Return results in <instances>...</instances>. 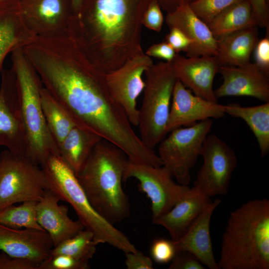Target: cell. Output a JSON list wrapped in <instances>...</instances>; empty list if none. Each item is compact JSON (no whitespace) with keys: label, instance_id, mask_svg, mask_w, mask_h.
<instances>
[{"label":"cell","instance_id":"obj_6","mask_svg":"<svg viewBox=\"0 0 269 269\" xmlns=\"http://www.w3.org/2000/svg\"><path fill=\"white\" fill-rule=\"evenodd\" d=\"M14 75L27 140L26 156L41 166L51 155H60L58 145L47 126L42 109L38 80L18 54L14 56Z\"/></svg>","mask_w":269,"mask_h":269},{"label":"cell","instance_id":"obj_8","mask_svg":"<svg viewBox=\"0 0 269 269\" xmlns=\"http://www.w3.org/2000/svg\"><path fill=\"white\" fill-rule=\"evenodd\" d=\"M47 189L40 165L8 149L0 153V210L17 203L37 202Z\"/></svg>","mask_w":269,"mask_h":269},{"label":"cell","instance_id":"obj_20","mask_svg":"<svg viewBox=\"0 0 269 269\" xmlns=\"http://www.w3.org/2000/svg\"><path fill=\"white\" fill-rule=\"evenodd\" d=\"M220 203L219 199L212 201L196 218L185 234L173 241L177 253L189 252L210 269H220L213 253L210 225L212 214Z\"/></svg>","mask_w":269,"mask_h":269},{"label":"cell","instance_id":"obj_11","mask_svg":"<svg viewBox=\"0 0 269 269\" xmlns=\"http://www.w3.org/2000/svg\"><path fill=\"white\" fill-rule=\"evenodd\" d=\"M200 155L203 162L193 186L209 197L226 195L237 165L235 151L217 135L208 134Z\"/></svg>","mask_w":269,"mask_h":269},{"label":"cell","instance_id":"obj_1","mask_svg":"<svg viewBox=\"0 0 269 269\" xmlns=\"http://www.w3.org/2000/svg\"><path fill=\"white\" fill-rule=\"evenodd\" d=\"M68 63L45 58L39 71L46 89L76 126L100 136L126 153L140 139L123 108L112 96L106 74L83 56Z\"/></svg>","mask_w":269,"mask_h":269},{"label":"cell","instance_id":"obj_3","mask_svg":"<svg viewBox=\"0 0 269 269\" xmlns=\"http://www.w3.org/2000/svg\"><path fill=\"white\" fill-rule=\"evenodd\" d=\"M222 269H269V200L256 199L232 211L222 236Z\"/></svg>","mask_w":269,"mask_h":269},{"label":"cell","instance_id":"obj_26","mask_svg":"<svg viewBox=\"0 0 269 269\" xmlns=\"http://www.w3.org/2000/svg\"><path fill=\"white\" fill-rule=\"evenodd\" d=\"M40 99L47 126L59 147L71 130L76 125L46 88L41 89Z\"/></svg>","mask_w":269,"mask_h":269},{"label":"cell","instance_id":"obj_41","mask_svg":"<svg viewBox=\"0 0 269 269\" xmlns=\"http://www.w3.org/2000/svg\"><path fill=\"white\" fill-rule=\"evenodd\" d=\"M196 0H157L161 8L167 12H171L181 4H190Z\"/></svg>","mask_w":269,"mask_h":269},{"label":"cell","instance_id":"obj_22","mask_svg":"<svg viewBox=\"0 0 269 269\" xmlns=\"http://www.w3.org/2000/svg\"><path fill=\"white\" fill-rule=\"evenodd\" d=\"M257 26L238 30L217 38L219 66H241L250 62L251 55L259 41Z\"/></svg>","mask_w":269,"mask_h":269},{"label":"cell","instance_id":"obj_7","mask_svg":"<svg viewBox=\"0 0 269 269\" xmlns=\"http://www.w3.org/2000/svg\"><path fill=\"white\" fill-rule=\"evenodd\" d=\"M145 87L139 110V137L153 149L166 136L173 88L177 78L170 62L153 64L144 72Z\"/></svg>","mask_w":269,"mask_h":269},{"label":"cell","instance_id":"obj_14","mask_svg":"<svg viewBox=\"0 0 269 269\" xmlns=\"http://www.w3.org/2000/svg\"><path fill=\"white\" fill-rule=\"evenodd\" d=\"M222 84L214 90L218 99L226 96H249L269 102V77L256 63L241 66H220Z\"/></svg>","mask_w":269,"mask_h":269},{"label":"cell","instance_id":"obj_29","mask_svg":"<svg viewBox=\"0 0 269 269\" xmlns=\"http://www.w3.org/2000/svg\"><path fill=\"white\" fill-rule=\"evenodd\" d=\"M19 11L17 2L0 1V67L4 56L17 41L14 18Z\"/></svg>","mask_w":269,"mask_h":269},{"label":"cell","instance_id":"obj_9","mask_svg":"<svg viewBox=\"0 0 269 269\" xmlns=\"http://www.w3.org/2000/svg\"><path fill=\"white\" fill-rule=\"evenodd\" d=\"M212 125V119H207L175 129L158 144L157 155L162 166L171 173L178 183L186 185L189 183L190 171L200 155L203 142Z\"/></svg>","mask_w":269,"mask_h":269},{"label":"cell","instance_id":"obj_37","mask_svg":"<svg viewBox=\"0 0 269 269\" xmlns=\"http://www.w3.org/2000/svg\"><path fill=\"white\" fill-rule=\"evenodd\" d=\"M165 36L164 41L167 43L176 52H186L192 44V41L180 30L172 27Z\"/></svg>","mask_w":269,"mask_h":269},{"label":"cell","instance_id":"obj_21","mask_svg":"<svg viewBox=\"0 0 269 269\" xmlns=\"http://www.w3.org/2000/svg\"><path fill=\"white\" fill-rule=\"evenodd\" d=\"M212 202L210 197L194 186L190 187L170 211L152 222L164 227L171 240L175 241L185 234L196 218Z\"/></svg>","mask_w":269,"mask_h":269},{"label":"cell","instance_id":"obj_42","mask_svg":"<svg viewBox=\"0 0 269 269\" xmlns=\"http://www.w3.org/2000/svg\"><path fill=\"white\" fill-rule=\"evenodd\" d=\"M84 0H71V5L72 10L76 13L81 7Z\"/></svg>","mask_w":269,"mask_h":269},{"label":"cell","instance_id":"obj_19","mask_svg":"<svg viewBox=\"0 0 269 269\" xmlns=\"http://www.w3.org/2000/svg\"><path fill=\"white\" fill-rule=\"evenodd\" d=\"M59 201L48 189L36 205L37 221L49 235L53 247L85 229L79 220L73 221L69 217L67 207L59 205Z\"/></svg>","mask_w":269,"mask_h":269},{"label":"cell","instance_id":"obj_34","mask_svg":"<svg viewBox=\"0 0 269 269\" xmlns=\"http://www.w3.org/2000/svg\"><path fill=\"white\" fill-rule=\"evenodd\" d=\"M40 264L27 258L12 257L1 252L0 269H39Z\"/></svg>","mask_w":269,"mask_h":269},{"label":"cell","instance_id":"obj_33","mask_svg":"<svg viewBox=\"0 0 269 269\" xmlns=\"http://www.w3.org/2000/svg\"><path fill=\"white\" fill-rule=\"evenodd\" d=\"M163 22L161 7L157 0H153L147 8L142 19V24L149 29L160 31Z\"/></svg>","mask_w":269,"mask_h":269},{"label":"cell","instance_id":"obj_12","mask_svg":"<svg viewBox=\"0 0 269 269\" xmlns=\"http://www.w3.org/2000/svg\"><path fill=\"white\" fill-rule=\"evenodd\" d=\"M153 64L151 57L143 53L129 59L116 70L106 74L112 96L123 108L133 126L137 127L138 124L136 100L145 87L142 75Z\"/></svg>","mask_w":269,"mask_h":269},{"label":"cell","instance_id":"obj_31","mask_svg":"<svg viewBox=\"0 0 269 269\" xmlns=\"http://www.w3.org/2000/svg\"><path fill=\"white\" fill-rule=\"evenodd\" d=\"M89 262L81 261L66 255L50 256L42 262L39 269H88Z\"/></svg>","mask_w":269,"mask_h":269},{"label":"cell","instance_id":"obj_39","mask_svg":"<svg viewBox=\"0 0 269 269\" xmlns=\"http://www.w3.org/2000/svg\"><path fill=\"white\" fill-rule=\"evenodd\" d=\"M251 3L258 26L269 30V10L267 0H248Z\"/></svg>","mask_w":269,"mask_h":269},{"label":"cell","instance_id":"obj_36","mask_svg":"<svg viewBox=\"0 0 269 269\" xmlns=\"http://www.w3.org/2000/svg\"><path fill=\"white\" fill-rule=\"evenodd\" d=\"M266 36L259 40L255 50L256 64L269 77V32Z\"/></svg>","mask_w":269,"mask_h":269},{"label":"cell","instance_id":"obj_24","mask_svg":"<svg viewBox=\"0 0 269 269\" xmlns=\"http://www.w3.org/2000/svg\"><path fill=\"white\" fill-rule=\"evenodd\" d=\"M216 38L245 28L257 26L248 0H243L229 6L207 24Z\"/></svg>","mask_w":269,"mask_h":269},{"label":"cell","instance_id":"obj_28","mask_svg":"<svg viewBox=\"0 0 269 269\" xmlns=\"http://www.w3.org/2000/svg\"><path fill=\"white\" fill-rule=\"evenodd\" d=\"M36 203L25 201L18 206L13 204L0 210V224L16 229L43 230L37 221Z\"/></svg>","mask_w":269,"mask_h":269},{"label":"cell","instance_id":"obj_43","mask_svg":"<svg viewBox=\"0 0 269 269\" xmlns=\"http://www.w3.org/2000/svg\"><path fill=\"white\" fill-rule=\"evenodd\" d=\"M20 0H0V1L19 2Z\"/></svg>","mask_w":269,"mask_h":269},{"label":"cell","instance_id":"obj_4","mask_svg":"<svg viewBox=\"0 0 269 269\" xmlns=\"http://www.w3.org/2000/svg\"><path fill=\"white\" fill-rule=\"evenodd\" d=\"M128 160L121 148L102 139L76 175L92 206L113 225L130 215L129 199L122 186Z\"/></svg>","mask_w":269,"mask_h":269},{"label":"cell","instance_id":"obj_23","mask_svg":"<svg viewBox=\"0 0 269 269\" xmlns=\"http://www.w3.org/2000/svg\"><path fill=\"white\" fill-rule=\"evenodd\" d=\"M102 139L99 135L76 126L59 145L60 155L77 175Z\"/></svg>","mask_w":269,"mask_h":269},{"label":"cell","instance_id":"obj_40","mask_svg":"<svg viewBox=\"0 0 269 269\" xmlns=\"http://www.w3.org/2000/svg\"><path fill=\"white\" fill-rule=\"evenodd\" d=\"M176 53L175 50L165 41L152 45L145 53L150 57L162 59L168 62L173 60Z\"/></svg>","mask_w":269,"mask_h":269},{"label":"cell","instance_id":"obj_38","mask_svg":"<svg viewBox=\"0 0 269 269\" xmlns=\"http://www.w3.org/2000/svg\"><path fill=\"white\" fill-rule=\"evenodd\" d=\"M126 254L125 265L128 269H152L153 262L151 258L136 250Z\"/></svg>","mask_w":269,"mask_h":269},{"label":"cell","instance_id":"obj_15","mask_svg":"<svg viewBox=\"0 0 269 269\" xmlns=\"http://www.w3.org/2000/svg\"><path fill=\"white\" fill-rule=\"evenodd\" d=\"M170 63L177 80L194 94L218 102L213 84L220 66L214 56L185 57L176 53Z\"/></svg>","mask_w":269,"mask_h":269},{"label":"cell","instance_id":"obj_13","mask_svg":"<svg viewBox=\"0 0 269 269\" xmlns=\"http://www.w3.org/2000/svg\"><path fill=\"white\" fill-rule=\"evenodd\" d=\"M225 114V105L193 94L190 89L177 80L173 90L166 131L168 133L198 121L221 119Z\"/></svg>","mask_w":269,"mask_h":269},{"label":"cell","instance_id":"obj_25","mask_svg":"<svg viewBox=\"0 0 269 269\" xmlns=\"http://www.w3.org/2000/svg\"><path fill=\"white\" fill-rule=\"evenodd\" d=\"M225 113L244 120L254 134L262 157L269 152V102L243 107L236 104L225 105Z\"/></svg>","mask_w":269,"mask_h":269},{"label":"cell","instance_id":"obj_18","mask_svg":"<svg viewBox=\"0 0 269 269\" xmlns=\"http://www.w3.org/2000/svg\"><path fill=\"white\" fill-rule=\"evenodd\" d=\"M165 21L169 28L176 27L190 39L192 44L186 52L187 57L215 56L217 51V39L207 24L192 10L189 4L180 5L167 12Z\"/></svg>","mask_w":269,"mask_h":269},{"label":"cell","instance_id":"obj_16","mask_svg":"<svg viewBox=\"0 0 269 269\" xmlns=\"http://www.w3.org/2000/svg\"><path fill=\"white\" fill-rule=\"evenodd\" d=\"M10 80L3 73L0 88V146L26 156L27 140L16 86L12 90Z\"/></svg>","mask_w":269,"mask_h":269},{"label":"cell","instance_id":"obj_32","mask_svg":"<svg viewBox=\"0 0 269 269\" xmlns=\"http://www.w3.org/2000/svg\"><path fill=\"white\" fill-rule=\"evenodd\" d=\"M176 253L172 240L164 238L156 239L153 240L151 245V259L158 264H165L170 262Z\"/></svg>","mask_w":269,"mask_h":269},{"label":"cell","instance_id":"obj_30","mask_svg":"<svg viewBox=\"0 0 269 269\" xmlns=\"http://www.w3.org/2000/svg\"><path fill=\"white\" fill-rule=\"evenodd\" d=\"M241 0H196L189 5L198 16L208 24L225 9Z\"/></svg>","mask_w":269,"mask_h":269},{"label":"cell","instance_id":"obj_2","mask_svg":"<svg viewBox=\"0 0 269 269\" xmlns=\"http://www.w3.org/2000/svg\"><path fill=\"white\" fill-rule=\"evenodd\" d=\"M153 0H84L78 16H86L92 64L105 74L143 53L142 19Z\"/></svg>","mask_w":269,"mask_h":269},{"label":"cell","instance_id":"obj_27","mask_svg":"<svg viewBox=\"0 0 269 269\" xmlns=\"http://www.w3.org/2000/svg\"><path fill=\"white\" fill-rule=\"evenodd\" d=\"M93 233L85 229L64 241L51 250L50 255H66L76 259L89 262L96 251Z\"/></svg>","mask_w":269,"mask_h":269},{"label":"cell","instance_id":"obj_17","mask_svg":"<svg viewBox=\"0 0 269 269\" xmlns=\"http://www.w3.org/2000/svg\"><path fill=\"white\" fill-rule=\"evenodd\" d=\"M53 244L44 230L16 229L0 224V251L12 257L40 264L50 255Z\"/></svg>","mask_w":269,"mask_h":269},{"label":"cell","instance_id":"obj_35","mask_svg":"<svg viewBox=\"0 0 269 269\" xmlns=\"http://www.w3.org/2000/svg\"><path fill=\"white\" fill-rule=\"evenodd\" d=\"M169 269H205L203 264L191 253L177 252L171 261Z\"/></svg>","mask_w":269,"mask_h":269},{"label":"cell","instance_id":"obj_5","mask_svg":"<svg viewBox=\"0 0 269 269\" xmlns=\"http://www.w3.org/2000/svg\"><path fill=\"white\" fill-rule=\"evenodd\" d=\"M48 186L60 199L69 204L94 241L108 244L125 253L137 250L127 236L107 221L92 206L76 175L60 155H51L41 166Z\"/></svg>","mask_w":269,"mask_h":269},{"label":"cell","instance_id":"obj_10","mask_svg":"<svg viewBox=\"0 0 269 269\" xmlns=\"http://www.w3.org/2000/svg\"><path fill=\"white\" fill-rule=\"evenodd\" d=\"M171 173L164 166L155 167L128 160L123 181L134 178L139 191L144 193L151 203L152 221L170 211L190 187L176 183Z\"/></svg>","mask_w":269,"mask_h":269}]
</instances>
